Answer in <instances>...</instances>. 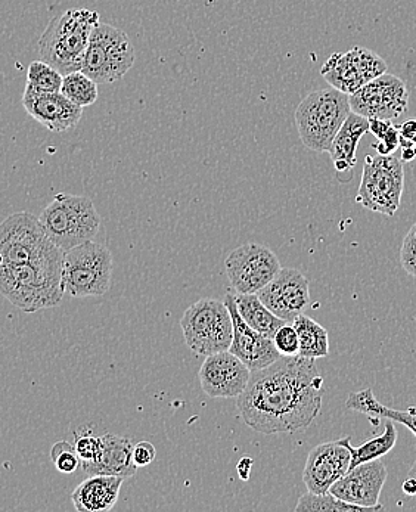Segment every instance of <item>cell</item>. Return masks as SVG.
I'll list each match as a JSON object with an SVG mask.
<instances>
[{
    "label": "cell",
    "instance_id": "1",
    "mask_svg": "<svg viewBox=\"0 0 416 512\" xmlns=\"http://www.w3.org/2000/svg\"><path fill=\"white\" fill-rule=\"evenodd\" d=\"M324 378L313 359L281 356L251 371L238 409L248 427L262 434L296 433L309 427L322 409Z\"/></svg>",
    "mask_w": 416,
    "mask_h": 512
},
{
    "label": "cell",
    "instance_id": "2",
    "mask_svg": "<svg viewBox=\"0 0 416 512\" xmlns=\"http://www.w3.org/2000/svg\"><path fill=\"white\" fill-rule=\"evenodd\" d=\"M64 254L58 247L30 262L0 263V294L26 313L58 306L65 294Z\"/></svg>",
    "mask_w": 416,
    "mask_h": 512
},
{
    "label": "cell",
    "instance_id": "3",
    "mask_svg": "<svg viewBox=\"0 0 416 512\" xmlns=\"http://www.w3.org/2000/svg\"><path fill=\"white\" fill-rule=\"evenodd\" d=\"M101 23L99 14L92 9L73 8L52 18L39 39L40 60L65 74L80 71L90 36Z\"/></svg>",
    "mask_w": 416,
    "mask_h": 512
},
{
    "label": "cell",
    "instance_id": "4",
    "mask_svg": "<svg viewBox=\"0 0 416 512\" xmlns=\"http://www.w3.org/2000/svg\"><path fill=\"white\" fill-rule=\"evenodd\" d=\"M349 95L337 89L309 93L296 110L298 136L310 151L328 152L349 114Z\"/></svg>",
    "mask_w": 416,
    "mask_h": 512
},
{
    "label": "cell",
    "instance_id": "5",
    "mask_svg": "<svg viewBox=\"0 0 416 512\" xmlns=\"http://www.w3.org/2000/svg\"><path fill=\"white\" fill-rule=\"evenodd\" d=\"M46 235L57 247L68 251L93 241L101 228V216L88 197L61 192L39 216Z\"/></svg>",
    "mask_w": 416,
    "mask_h": 512
},
{
    "label": "cell",
    "instance_id": "6",
    "mask_svg": "<svg viewBox=\"0 0 416 512\" xmlns=\"http://www.w3.org/2000/svg\"><path fill=\"white\" fill-rule=\"evenodd\" d=\"M113 254L95 241L83 242L64 254L62 285L76 299L104 296L113 281Z\"/></svg>",
    "mask_w": 416,
    "mask_h": 512
},
{
    "label": "cell",
    "instance_id": "7",
    "mask_svg": "<svg viewBox=\"0 0 416 512\" xmlns=\"http://www.w3.org/2000/svg\"><path fill=\"white\" fill-rule=\"evenodd\" d=\"M135 60V48L126 31L99 23L90 36L80 71L98 85H110L123 79Z\"/></svg>",
    "mask_w": 416,
    "mask_h": 512
},
{
    "label": "cell",
    "instance_id": "8",
    "mask_svg": "<svg viewBox=\"0 0 416 512\" xmlns=\"http://www.w3.org/2000/svg\"><path fill=\"white\" fill-rule=\"evenodd\" d=\"M186 346L200 356L226 352L234 338L231 313L225 302L203 299L186 309L180 319Z\"/></svg>",
    "mask_w": 416,
    "mask_h": 512
},
{
    "label": "cell",
    "instance_id": "9",
    "mask_svg": "<svg viewBox=\"0 0 416 512\" xmlns=\"http://www.w3.org/2000/svg\"><path fill=\"white\" fill-rule=\"evenodd\" d=\"M405 170L394 155H368L356 201L374 213L393 217L402 203Z\"/></svg>",
    "mask_w": 416,
    "mask_h": 512
},
{
    "label": "cell",
    "instance_id": "10",
    "mask_svg": "<svg viewBox=\"0 0 416 512\" xmlns=\"http://www.w3.org/2000/svg\"><path fill=\"white\" fill-rule=\"evenodd\" d=\"M58 248L46 235L39 217L27 211L11 214L0 223V263L17 265Z\"/></svg>",
    "mask_w": 416,
    "mask_h": 512
},
{
    "label": "cell",
    "instance_id": "11",
    "mask_svg": "<svg viewBox=\"0 0 416 512\" xmlns=\"http://www.w3.org/2000/svg\"><path fill=\"white\" fill-rule=\"evenodd\" d=\"M226 275L237 294H257L278 275L281 263L266 245L248 242L235 248L225 262Z\"/></svg>",
    "mask_w": 416,
    "mask_h": 512
},
{
    "label": "cell",
    "instance_id": "12",
    "mask_svg": "<svg viewBox=\"0 0 416 512\" xmlns=\"http://www.w3.org/2000/svg\"><path fill=\"white\" fill-rule=\"evenodd\" d=\"M387 73V62L371 49L335 52L321 68L322 77L337 91L352 95L362 86Z\"/></svg>",
    "mask_w": 416,
    "mask_h": 512
},
{
    "label": "cell",
    "instance_id": "13",
    "mask_svg": "<svg viewBox=\"0 0 416 512\" xmlns=\"http://www.w3.org/2000/svg\"><path fill=\"white\" fill-rule=\"evenodd\" d=\"M349 101L353 113L366 119L394 120L408 113L409 93L403 80L384 73L349 95Z\"/></svg>",
    "mask_w": 416,
    "mask_h": 512
},
{
    "label": "cell",
    "instance_id": "14",
    "mask_svg": "<svg viewBox=\"0 0 416 512\" xmlns=\"http://www.w3.org/2000/svg\"><path fill=\"white\" fill-rule=\"evenodd\" d=\"M387 476L384 462L375 459L347 471L338 482L332 484L329 492L347 504L357 505L368 511H381V490L386 484Z\"/></svg>",
    "mask_w": 416,
    "mask_h": 512
},
{
    "label": "cell",
    "instance_id": "15",
    "mask_svg": "<svg viewBox=\"0 0 416 512\" xmlns=\"http://www.w3.org/2000/svg\"><path fill=\"white\" fill-rule=\"evenodd\" d=\"M350 437L316 446L307 456L303 470V482L307 490L316 495L329 492L332 484L338 482L349 471L352 453Z\"/></svg>",
    "mask_w": 416,
    "mask_h": 512
},
{
    "label": "cell",
    "instance_id": "16",
    "mask_svg": "<svg viewBox=\"0 0 416 512\" xmlns=\"http://www.w3.org/2000/svg\"><path fill=\"white\" fill-rule=\"evenodd\" d=\"M257 296L278 318L291 324L309 306V281L297 269H281Z\"/></svg>",
    "mask_w": 416,
    "mask_h": 512
},
{
    "label": "cell",
    "instance_id": "17",
    "mask_svg": "<svg viewBox=\"0 0 416 512\" xmlns=\"http://www.w3.org/2000/svg\"><path fill=\"white\" fill-rule=\"evenodd\" d=\"M251 369L234 353L220 352L206 356L201 365L200 381L208 397L232 399L244 393L250 381Z\"/></svg>",
    "mask_w": 416,
    "mask_h": 512
},
{
    "label": "cell",
    "instance_id": "18",
    "mask_svg": "<svg viewBox=\"0 0 416 512\" xmlns=\"http://www.w3.org/2000/svg\"><path fill=\"white\" fill-rule=\"evenodd\" d=\"M225 304L231 313L232 325H234V338H232L229 352L241 359L251 371H259L270 363L278 361L281 353L276 350L272 338L260 334L242 319L238 312L237 296L231 291L226 293Z\"/></svg>",
    "mask_w": 416,
    "mask_h": 512
},
{
    "label": "cell",
    "instance_id": "19",
    "mask_svg": "<svg viewBox=\"0 0 416 512\" xmlns=\"http://www.w3.org/2000/svg\"><path fill=\"white\" fill-rule=\"evenodd\" d=\"M23 107L29 116L54 133L67 132L82 120L83 108L61 92H36L26 86Z\"/></svg>",
    "mask_w": 416,
    "mask_h": 512
},
{
    "label": "cell",
    "instance_id": "20",
    "mask_svg": "<svg viewBox=\"0 0 416 512\" xmlns=\"http://www.w3.org/2000/svg\"><path fill=\"white\" fill-rule=\"evenodd\" d=\"M89 476H117L127 479L135 476L138 467L133 462V443L126 437L104 434L99 437V451L89 464L82 465Z\"/></svg>",
    "mask_w": 416,
    "mask_h": 512
},
{
    "label": "cell",
    "instance_id": "21",
    "mask_svg": "<svg viewBox=\"0 0 416 512\" xmlns=\"http://www.w3.org/2000/svg\"><path fill=\"white\" fill-rule=\"evenodd\" d=\"M123 477L90 476L74 489L71 499L80 512H105L113 510L119 499Z\"/></svg>",
    "mask_w": 416,
    "mask_h": 512
},
{
    "label": "cell",
    "instance_id": "22",
    "mask_svg": "<svg viewBox=\"0 0 416 512\" xmlns=\"http://www.w3.org/2000/svg\"><path fill=\"white\" fill-rule=\"evenodd\" d=\"M368 132L369 119L352 111L338 130L328 151L337 173H347L355 169L357 145Z\"/></svg>",
    "mask_w": 416,
    "mask_h": 512
},
{
    "label": "cell",
    "instance_id": "23",
    "mask_svg": "<svg viewBox=\"0 0 416 512\" xmlns=\"http://www.w3.org/2000/svg\"><path fill=\"white\" fill-rule=\"evenodd\" d=\"M346 406L352 411L365 414L366 417L371 418L375 422L386 418V420L400 422L406 428L412 431L416 437V408L412 406L408 411H397V409H390L384 406L383 403L375 399L374 392L371 389L362 390V392L352 393L347 399Z\"/></svg>",
    "mask_w": 416,
    "mask_h": 512
},
{
    "label": "cell",
    "instance_id": "24",
    "mask_svg": "<svg viewBox=\"0 0 416 512\" xmlns=\"http://www.w3.org/2000/svg\"><path fill=\"white\" fill-rule=\"evenodd\" d=\"M235 296H237L239 315L251 328L259 331L265 337L273 338L282 325L290 324L269 310L257 294H235Z\"/></svg>",
    "mask_w": 416,
    "mask_h": 512
},
{
    "label": "cell",
    "instance_id": "25",
    "mask_svg": "<svg viewBox=\"0 0 416 512\" xmlns=\"http://www.w3.org/2000/svg\"><path fill=\"white\" fill-rule=\"evenodd\" d=\"M293 325L298 334V341H300L298 356L313 359V361L327 358L329 355L328 331L321 324L301 313L294 319Z\"/></svg>",
    "mask_w": 416,
    "mask_h": 512
},
{
    "label": "cell",
    "instance_id": "26",
    "mask_svg": "<svg viewBox=\"0 0 416 512\" xmlns=\"http://www.w3.org/2000/svg\"><path fill=\"white\" fill-rule=\"evenodd\" d=\"M397 442V430L393 421L387 420L384 433L374 439L366 440L359 448H353L349 443L350 453H352V462H350L349 470L357 467V465L365 464V462L375 461V459L383 458L388 452L393 451Z\"/></svg>",
    "mask_w": 416,
    "mask_h": 512
},
{
    "label": "cell",
    "instance_id": "27",
    "mask_svg": "<svg viewBox=\"0 0 416 512\" xmlns=\"http://www.w3.org/2000/svg\"><path fill=\"white\" fill-rule=\"evenodd\" d=\"M61 93L79 107L85 108L95 104L98 99V83L82 71L65 74L62 79Z\"/></svg>",
    "mask_w": 416,
    "mask_h": 512
},
{
    "label": "cell",
    "instance_id": "28",
    "mask_svg": "<svg viewBox=\"0 0 416 512\" xmlns=\"http://www.w3.org/2000/svg\"><path fill=\"white\" fill-rule=\"evenodd\" d=\"M297 512H353L368 511L366 508L357 507V505L347 504L341 499L335 498L331 492L316 495V493H306L298 499Z\"/></svg>",
    "mask_w": 416,
    "mask_h": 512
},
{
    "label": "cell",
    "instance_id": "29",
    "mask_svg": "<svg viewBox=\"0 0 416 512\" xmlns=\"http://www.w3.org/2000/svg\"><path fill=\"white\" fill-rule=\"evenodd\" d=\"M64 76L45 61H33L27 73V85L36 92H61Z\"/></svg>",
    "mask_w": 416,
    "mask_h": 512
},
{
    "label": "cell",
    "instance_id": "30",
    "mask_svg": "<svg viewBox=\"0 0 416 512\" xmlns=\"http://www.w3.org/2000/svg\"><path fill=\"white\" fill-rule=\"evenodd\" d=\"M51 459L55 468L62 474H73L80 467V458L76 448L71 443L61 440L51 449Z\"/></svg>",
    "mask_w": 416,
    "mask_h": 512
},
{
    "label": "cell",
    "instance_id": "31",
    "mask_svg": "<svg viewBox=\"0 0 416 512\" xmlns=\"http://www.w3.org/2000/svg\"><path fill=\"white\" fill-rule=\"evenodd\" d=\"M273 343L281 356H297L300 350V341L294 325L285 324L273 335Z\"/></svg>",
    "mask_w": 416,
    "mask_h": 512
},
{
    "label": "cell",
    "instance_id": "32",
    "mask_svg": "<svg viewBox=\"0 0 416 512\" xmlns=\"http://www.w3.org/2000/svg\"><path fill=\"white\" fill-rule=\"evenodd\" d=\"M400 265L406 273L416 278V223L403 240L400 248Z\"/></svg>",
    "mask_w": 416,
    "mask_h": 512
},
{
    "label": "cell",
    "instance_id": "33",
    "mask_svg": "<svg viewBox=\"0 0 416 512\" xmlns=\"http://www.w3.org/2000/svg\"><path fill=\"white\" fill-rule=\"evenodd\" d=\"M77 455L80 458V467L89 464L96 458L99 451V437L92 436L90 433L76 434V443H74Z\"/></svg>",
    "mask_w": 416,
    "mask_h": 512
},
{
    "label": "cell",
    "instance_id": "34",
    "mask_svg": "<svg viewBox=\"0 0 416 512\" xmlns=\"http://www.w3.org/2000/svg\"><path fill=\"white\" fill-rule=\"evenodd\" d=\"M155 456H157V451H155L152 443L138 442L133 445V462H135L136 467H148L155 461Z\"/></svg>",
    "mask_w": 416,
    "mask_h": 512
},
{
    "label": "cell",
    "instance_id": "35",
    "mask_svg": "<svg viewBox=\"0 0 416 512\" xmlns=\"http://www.w3.org/2000/svg\"><path fill=\"white\" fill-rule=\"evenodd\" d=\"M399 147L400 133L399 129H396L394 126H391L386 135H384V138L380 139L377 145H374L378 155H393L394 152L399 150Z\"/></svg>",
    "mask_w": 416,
    "mask_h": 512
},
{
    "label": "cell",
    "instance_id": "36",
    "mask_svg": "<svg viewBox=\"0 0 416 512\" xmlns=\"http://www.w3.org/2000/svg\"><path fill=\"white\" fill-rule=\"evenodd\" d=\"M391 126H393L391 120L369 119V132H371L378 141L384 138V135H386Z\"/></svg>",
    "mask_w": 416,
    "mask_h": 512
},
{
    "label": "cell",
    "instance_id": "37",
    "mask_svg": "<svg viewBox=\"0 0 416 512\" xmlns=\"http://www.w3.org/2000/svg\"><path fill=\"white\" fill-rule=\"evenodd\" d=\"M400 138L408 139V141H414L416 138V120H408L402 124L399 129Z\"/></svg>",
    "mask_w": 416,
    "mask_h": 512
},
{
    "label": "cell",
    "instance_id": "38",
    "mask_svg": "<svg viewBox=\"0 0 416 512\" xmlns=\"http://www.w3.org/2000/svg\"><path fill=\"white\" fill-rule=\"evenodd\" d=\"M403 493L408 496H416V479L415 477L408 476L406 482L402 486Z\"/></svg>",
    "mask_w": 416,
    "mask_h": 512
},
{
    "label": "cell",
    "instance_id": "39",
    "mask_svg": "<svg viewBox=\"0 0 416 512\" xmlns=\"http://www.w3.org/2000/svg\"><path fill=\"white\" fill-rule=\"evenodd\" d=\"M409 476L415 477L416 479V462L414 465H412L411 471H409Z\"/></svg>",
    "mask_w": 416,
    "mask_h": 512
}]
</instances>
